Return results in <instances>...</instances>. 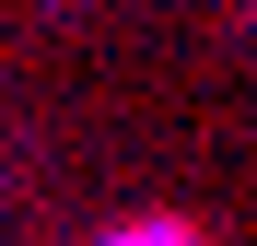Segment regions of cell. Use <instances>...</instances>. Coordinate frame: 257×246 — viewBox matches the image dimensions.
<instances>
[{"instance_id":"1","label":"cell","mask_w":257,"mask_h":246,"mask_svg":"<svg viewBox=\"0 0 257 246\" xmlns=\"http://www.w3.org/2000/svg\"><path fill=\"white\" fill-rule=\"evenodd\" d=\"M117 246H199L187 223H141V234H117Z\"/></svg>"}]
</instances>
